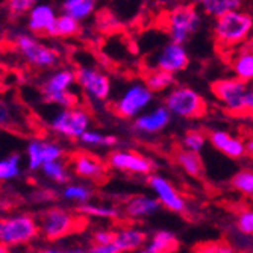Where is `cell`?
<instances>
[{"label":"cell","instance_id":"cell-1","mask_svg":"<svg viewBox=\"0 0 253 253\" xmlns=\"http://www.w3.org/2000/svg\"><path fill=\"white\" fill-rule=\"evenodd\" d=\"M253 18L249 12L240 9L223 14L214 21V40L218 47L234 50L250 41Z\"/></svg>","mask_w":253,"mask_h":253},{"label":"cell","instance_id":"cell-2","mask_svg":"<svg viewBox=\"0 0 253 253\" xmlns=\"http://www.w3.org/2000/svg\"><path fill=\"white\" fill-rule=\"evenodd\" d=\"M212 94L223 105L224 111L237 117H246L253 109V89L250 82L237 78H223L212 84Z\"/></svg>","mask_w":253,"mask_h":253},{"label":"cell","instance_id":"cell-3","mask_svg":"<svg viewBox=\"0 0 253 253\" xmlns=\"http://www.w3.org/2000/svg\"><path fill=\"white\" fill-rule=\"evenodd\" d=\"M37 223L40 235L45 241H59L81 231L79 227L84 224L79 214L76 215L62 206H50V208L42 211Z\"/></svg>","mask_w":253,"mask_h":253},{"label":"cell","instance_id":"cell-4","mask_svg":"<svg viewBox=\"0 0 253 253\" xmlns=\"http://www.w3.org/2000/svg\"><path fill=\"white\" fill-rule=\"evenodd\" d=\"M40 235L37 218L31 214H5L0 217V244L8 249L28 246Z\"/></svg>","mask_w":253,"mask_h":253},{"label":"cell","instance_id":"cell-5","mask_svg":"<svg viewBox=\"0 0 253 253\" xmlns=\"http://www.w3.org/2000/svg\"><path fill=\"white\" fill-rule=\"evenodd\" d=\"M76 84L75 72L70 68H59V70L49 75L41 86L42 97L47 103L56 105L61 109L75 108L81 103V96L73 91Z\"/></svg>","mask_w":253,"mask_h":253},{"label":"cell","instance_id":"cell-6","mask_svg":"<svg viewBox=\"0 0 253 253\" xmlns=\"http://www.w3.org/2000/svg\"><path fill=\"white\" fill-rule=\"evenodd\" d=\"M164 106L171 117L179 119H199L206 112V102L200 93L185 85H174L167 91Z\"/></svg>","mask_w":253,"mask_h":253},{"label":"cell","instance_id":"cell-7","mask_svg":"<svg viewBox=\"0 0 253 253\" xmlns=\"http://www.w3.org/2000/svg\"><path fill=\"white\" fill-rule=\"evenodd\" d=\"M49 127L59 136L68 138V140H79L84 132L91 129V116L81 105L59 109L49 120Z\"/></svg>","mask_w":253,"mask_h":253},{"label":"cell","instance_id":"cell-8","mask_svg":"<svg viewBox=\"0 0 253 253\" xmlns=\"http://www.w3.org/2000/svg\"><path fill=\"white\" fill-rule=\"evenodd\" d=\"M200 26V12L196 6L180 5L173 8L164 18V28L173 42L185 44Z\"/></svg>","mask_w":253,"mask_h":253},{"label":"cell","instance_id":"cell-9","mask_svg":"<svg viewBox=\"0 0 253 253\" xmlns=\"http://www.w3.org/2000/svg\"><path fill=\"white\" fill-rule=\"evenodd\" d=\"M14 47L23 59L35 68H50L58 62V52L32 34H17L14 37Z\"/></svg>","mask_w":253,"mask_h":253},{"label":"cell","instance_id":"cell-10","mask_svg":"<svg viewBox=\"0 0 253 253\" xmlns=\"http://www.w3.org/2000/svg\"><path fill=\"white\" fill-rule=\"evenodd\" d=\"M153 102V93L143 84L135 82L129 85L123 93L114 102L112 108L119 117L125 120H133L141 112L147 111V108Z\"/></svg>","mask_w":253,"mask_h":253},{"label":"cell","instance_id":"cell-11","mask_svg":"<svg viewBox=\"0 0 253 253\" xmlns=\"http://www.w3.org/2000/svg\"><path fill=\"white\" fill-rule=\"evenodd\" d=\"M76 84L79 85L84 96L94 102H106L111 96L112 84L106 73H103L100 68L91 67V65H82L75 72Z\"/></svg>","mask_w":253,"mask_h":253},{"label":"cell","instance_id":"cell-12","mask_svg":"<svg viewBox=\"0 0 253 253\" xmlns=\"http://www.w3.org/2000/svg\"><path fill=\"white\" fill-rule=\"evenodd\" d=\"M147 177H149L147 179L149 188L152 190L153 197L159 202L161 208H166L176 214H185L188 211V203L185 197L177 191L171 180H169L163 174H156V173H152Z\"/></svg>","mask_w":253,"mask_h":253},{"label":"cell","instance_id":"cell-13","mask_svg":"<svg viewBox=\"0 0 253 253\" xmlns=\"http://www.w3.org/2000/svg\"><path fill=\"white\" fill-rule=\"evenodd\" d=\"M108 167L122 171V173H130L138 176H150L156 164L155 161L143 153H138L133 150H114L108 156Z\"/></svg>","mask_w":253,"mask_h":253},{"label":"cell","instance_id":"cell-14","mask_svg":"<svg viewBox=\"0 0 253 253\" xmlns=\"http://www.w3.org/2000/svg\"><path fill=\"white\" fill-rule=\"evenodd\" d=\"M65 149L47 138H32L26 144V167L29 171H40L41 166L50 161L62 159Z\"/></svg>","mask_w":253,"mask_h":253},{"label":"cell","instance_id":"cell-15","mask_svg":"<svg viewBox=\"0 0 253 253\" xmlns=\"http://www.w3.org/2000/svg\"><path fill=\"white\" fill-rule=\"evenodd\" d=\"M190 64V56L185 45L179 42H167L163 49L159 50L155 59V68L167 72L170 75H176L183 72Z\"/></svg>","mask_w":253,"mask_h":253},{"label":"cell","instance_id":"cell-16","mask_svg":"<svg viewBox=\"0 0 253 253\" xmlns=\"http://www.w3.org/2000/svg\"><path fill=\"white\" fill-rule=\"evenodd\" d=\"M72 169L78 177L89 182H103L108 176V166L99 156L89 152H79L73 155Z\"/></svg>","mask_w":253,"mask_h":253},{"label":"cell","instance_id":"cell-17","mask_svg":"<svg viewBox=\"0 0 253 253\" xmlns=\"http://www.w3.org/2000/svg\"><path fill=\"white\" fill-rule=\"evenodd\" d=\"M171 122V114L164 105L144 111L133 119L132 129L140 135H156L163 132Z\"/></svg>","mask_w":253,"mask_h":253},{"label":"cell","instance_id":"cell-18","mask_svg":"<svg viewBox=\"0 0 253 253\" xmlns=\"http://www.w3.org/2000/svg\"><path fill=\"white\" fill-rule=\"evenodd\" d=\"M210 140L211 146L223 153L224 156L231 159H243L247 156L246 153V141L240 136L231 135L227 130L223 129H214L210 132V136H206Z\"/></svg>","mask_w":253,"mask_h":253},{"label":"cell","instance_id":"cell-19","mask_svg":"<svg viewBox=\"0 0 253 253\" xmlns=\"http://www.w3.org/2000/svg\"><path fill=\"white\" fill-rule=\"evenodd\" d=\"M28 15V29L32 35H50L58 17L56 9L49 3H35Z\"/></svg>","mask_w":253,"mask_h":253},{"label":"cell","instance_id":"cell-20","mask_svg":"<svg viewBox=\"0 0 253 253\" xmlns=\"http://www.w3.org/2000/svg\"><path fill=\"white\" fill-rule=\"evenodd\" d=\"M159 211H161V205L153 196L136 194L126 200L122 212L130 220H144L153 217Z\"/></svg>","mask_w":253,"mask_h":253},{"label":"cell","instance_id":"cell-21","mask_svg":"<svg viewBox=\"0 0 253 253\" xmlns=\"http://www.w3.org/2000/svg\"><path fill=\"white\" fill-rule=\"evenodd\" d=\"M147 241V234L133 226H123L119 231H114L112 244L117 247L119 253H133L143 247Z\"/></svg>","mask_w":253,"mask_h":253},{"label":"cell","instance_id":"cell-22","mask_svg":"<svg viewBox=\"0 0 253 253\" xmlns=\"http://www.w3.org/2000/svg\"><path fill=\"white\" fill-rule=\"evenodd\" d=\"M179 247V240L174 232L161 229L156 231L150 238H147L146 244L135 250L133 253H174Z\"/></svg>","mask_w":253,"mask_h":253},{"label":"cell","instance_id":"cell-23","mask_svg":"<svg viewBox=\"0 0 253 253\" xmlns=\"http://www.w3.org/2000/svg\"><path fill=\"white\" fill-rule=\"evenodd\" d=\"M231 67L234 72V78L241 79L244 82H252L253 79V52L252 42L249 41L247 45H241L238 50L232 53Z\"/></svg>","mask_w":253,"mask_h":253},{"label":"cell","instance_id":"cell-24","mask_svg":"<svg viewBox=\"0 0 253 253\" xmlns=\"http://www.w3.org/2000/svg\"><path fill=\"white\" fill-rule=\"evenodd\" d=\"M78 214L85 218H99V220H119L123 212L116 205H105V203H84L78 206Z\"/></svg>","mask_w":253,"mask_h":253},{"label":"cell","instance_id":"cell-25","mask_svg":"<svg viewBox=\"0 0 253 253\" xmlns=\"http://www.w3.org/2000/svg\"><path fill=\"white\" fill-rule=\"evenodd\" d=\"M94 196V190L91 185L82 182H68L62 187L61 190V197L68 202V203H75L78 206L91 202Z\"/></svg>","mask_w":253,"mask_h":253},{"label":"cell","instance_id":"cell-26","mask_svg":"<svg viewBox=\"0 0 253 253\" xmlns=\"http://www.w3.org/2000/svg\"><path fill=\"white\" fill-rule=\"evenodd\" d=\"M174 159H176V164L182 169L183 173H187L191 177H202L205 167H203V161L200 158V153L180 149L176 152Z\"/></svg>","mask_w":253,"mask_h":253},{"label":"cell","instance_id":"cell-27","mask_svg":"<svg viewBox=\"0 0 253 253\" xmlns=\"http://www.w3.org/2000/svg\"><path fill=\"white\" fill-rule=\"evenodd\" d=\"M40 171L42 173V176L56 183V185H65V183L72 182V171L68 169L67 163L62 159H56V161H50V163H45L41 166Z\"/></svg>","mask_w":253,"mask_h":253},{"label":"cell","instance_id":"cell-28","mask_svg":"<svg viewBox=\"0 0 253 253\" xmlns=\"http://www.w3.org/2000/svg\"><path fill=\"white\" fill-rule=\"evenodd\" d=\"M199 8L206 14L214 18L232 12L240 11L244 5V0H197Z\"/></svg>","mask_w":253,"mask_h":253},{"label":"cell","instance_id":"cell-29","mask_svg":"<svg viewBox=\"0 0 253 253\" xmlns=\"http://www.w3.org/2000/svg\"><path fill=\"white\" fill-rule=\"evenodd\" d=\"M143 84L152 91L153 94L155 93H167L170 88L174 86L176 79H174V75L158 70V68H152L150 72L146 73Z\"/></svg>","mask_w":253,"mask_h":253},{"label":"cell","instance_id":"cell-30","mask_svg":"<svg viewBox=\"0 0 253 253\" xmlns=\"http://www.w3.org/2000/svg\"><path fill=\"white\" fill-rule=\"evenodd\" d=\"M96 11V0H64L62 12L73 17L79 23L93 15Z\"/></svg>","mask_w":253,"mask_h":253},{"label":"cell","instance_id":"cell-31","mask_svg":"<svg viewBox=\"0 0 253 253\" xmlns=\"http://www.w3.org/2000/svg\"><path fill=\"white\" fill-rule=\"evenodd\" d=\"M79 141L84 147L88 149H100V147H114L119 140L116 135H106L94 129H88L79 138Z\"/></svg>","mask_w":253,"mask_h":253},{"label":"cell","instance_id":"cell-32","mask_svg":"<svg viewBox=\"0 0 253 253\" xmlns=\"http://www.w3.org/2000/svg\"><path fill=\"white\" fill-rule=\"evenodd\" d=\"M79 32H81V23L78 20H75L73 17L62 12L61 15L56 17V20L53 23L50 37L70 38V37H76Z\"/></svg>","mask_w":253,"mask_h":253},{"label":"cell","instance_id":"cell-33","mask_svg":"<svg viewBox=\"0 0 253 253\" xmlns=\"http://www.w3.org/2000/svg\"><path fill=\"white\" fill-rule=\"evenodd\" d=\"M21 161L23 159L20 153H11L6 158L0 159V183L11 182L21 176L23 173Z\"/></svg>","mask_w":253,"mask_h":253},{"label":"cell","instance_id":"cell-34","mask_svg":"<svg viewBox=\"0 0 253 253\" xmlns=\"http://www.w3.org/2000/svg\"><path fill=\"white\" fill-rule=\"evenodd\" d=\"M231 185L243 196L250 197L253 194V171L252 169H241L231 177Z\"/></svg>","mask_w":253,"mask_h":253},{"label":"cell","instance_id":"cell-35","mask_svg":"<svg viewBox=\"0 0 253 253\" xmlns=\"http://www.w3.org/2000/svg\"><path fill=\"white\" fill-rule=\"evenodd\" d=\"M206 141H208V138H206V135L202 130L190 129L185 132V135H183V138H182V149L200 153L205 149Z\"/></svg>","mask_w":253,"mask_h":253},{"label":"cell","instance_id":"cell-36","mask_svg":"<svg viewBox=\"0 0 253 253\" xmlns=\"http://www.w3.org/2000/svg\"><path fill=\"white\" fill-rule=\"evenodd\" d=\"M193 253H237V250L227 241H210L199 244Z\"/></svg>","mask_w":253,"mask_h":253},{"label":"cell","instance_id":"cell-37","mask_svg":"<svg viewBox=\"0 0 253 253\" xmlns=\"http://www.w3.org/2000/svg\"><path fill=\"white\" fill-rule=\"evenodd\" d=\"M235 227L238 234L244 235V237H252L253 234V211L250 208L240 211V214L237 215L235 220Z\"/></svg>","mask_w":253,"mask_h":253},{"label":"cell","instance_id":"cell-38","mask_svg":"<svg viewBox=\"0 0 253 253\" xmlns=\"http://www.w3.org/2000/svg\"><path fill=\"white\" fill-rule=\"evenodd\" d=\"M38 3V0H8L6 2V9L11 17H23L29 12V9Z\"/></svg>","mask_w":253,"mask_h":253},{"label":"cell","instance_id":"cell-39","mask_svg":"<svg viewBox=\"0 0 253 253\" xmlns=\"http://www.w3.org/2000/svg\"><path fill=\"white\" fill-rule=\"evenodd\" d=\"M114 241V231L108 227H100L93 232V243L94 244H111Z\"/></svg>","mask_w":253,"mask_h":253},{"label":"cell","instance_id":"cell-40","mask_svg":"<svg viewBox=\"0 0 253 253\" xmlns=\"http://www.w3.org/2000/svg\"><path fill=\"white\" fill-rule=\"evenodd\" d=\"M86 252L88 253H119L117 247L114 246L112 243L111 244H94V243H91L86 247Z\"/></svg>","mask_w":253,"mask_h":253},{"label":"cell","instance_id":"cell-41","mask_svg":"<svg viewBox=\"0 0 253 253\" xmlns=\"http://www.w3.org/2000/svg\"><path fill=\"white\" fill-rule=\"evenodd\" d=\"M12 120L11 117V111L8 109V106L3 103V102H0V127H3L6 125H9Z\"/></svg>","mask_w":253,"mask_h":253},{"label":"cell","instance_id":"cell-42","mask_svg":"<svg viewBox=\"0 0 253 253\" xmlns=\"http://www.w3.org/2000/svg\"><path fill=\"white\" fill-rule=\"evenodd\" d=\"M59 253H88V252H86V247H84V246H79V244H76V246L61 247Z\"/></svg>","mask_w":253,"mask_h":253},{"label":"cell","instance_id":"cell-43","mask_svg":"<svg viewBox=\"0 0 253 253\" xmlns=\"http://www.w3.org/2000/svg\"><path fill=\"white\" fill-rule=\"evenodd\" d=\"M9 202L5 200V199H0V217H3L5 214H8L9 211Z\"/></svg>","mask_w":253,"mask_h":253},{"label":"cell","instance_id":"cell-44","mask_svg":"<svg viewBox=\"0 0 253 253\" xmlns=\"http://www.w3.org/2000/svg\"><path fill=\"white\" fill-rule=\"evenodd\" d=\"M59 250H61V247L50 246V247H44V249H41V250H38L35 253H59Z\"/></svg>","mask_w":253,"mask_h":253},{"label":"cell","instance_id":"cell-45","mask_svg":"<svg viewBox=\"0 0 253 253\" xmlns=\"http://www.w3.org/2000/svg\"><path fill=\"white\" fill-rule=\"evenodd\" d=\"M246 153H247V156H252V153H253V141L252 140L246 141Z\"/></svg>","mask_w":253,"mask_h":253},{"label":"cell","instance_id":"cell-46","mask_svg":"<svg viewBox=\"0 0 253 253\" xmlns=\"http://www.w3.org/2000/svg\"><path fill=\"white\" fill-rule=\"evenodd\" d=\"M0 253H11L8 247H5L3 244H0Z\"/></svg>","mask_w":253,"mask_h":253}]
</instances>
